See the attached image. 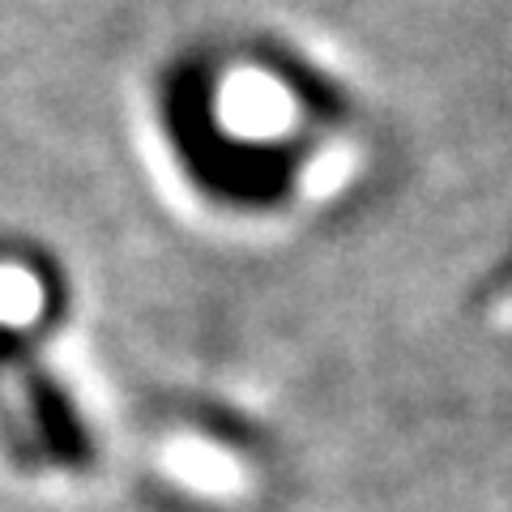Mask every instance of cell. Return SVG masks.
I'll return each mask as SVG.
<instances>
[{
	"label": "cell",
	"instance_id": "6da1fadb",
	"mask_svg": "<svg viewBox=\"0 0 512 512\" xmlns=\"http://www.w3.org/2000/svg\"><path fill=\"white\" fill-rule=\"evenodd\" d=\"M167 124L175 128L184 163L210 192L231 201L282 197L286 175H291L282 150L248 146V141L231 137L210 107V82H201L197 73L175 77V86L167 90Z\"/></svg>",
	"mask_w": 512,
	"mask_h": 512
}]
</instances>
